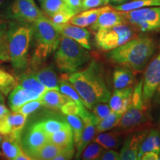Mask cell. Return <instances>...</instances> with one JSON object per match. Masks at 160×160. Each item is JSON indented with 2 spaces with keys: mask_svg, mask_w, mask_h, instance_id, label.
<instances>
[{
  "mask_svg": "<svg viewBox=\"0 0 160 160\" xmlns=\"http://www.w3.org/2000/svg\"><path fill=\"white\" fill-rule=\"evenodd\" d=\"M159 7L160 0H133L131 2L115 6L113 8L119 11H128L145 7Z\"/></svg>",
  "mask_w": 160,
  "mask_h": 160,
  "instance_id": "32",
  "label": "cell"
},
{
  "mask_svg": "<svg viewBox=\"0 0 160 160\" xmlns=\"http://www.w3.org/2000/svg\"><path fill=\"white\" fill-rule=\"evenodd\" d=\"M62 148L55 145L49 140L42 146L36 150L29 156L32 159L48 160L53 159L61 151Z\"/></svg>",
  "mask_w": 160,
  "mask_h": 160,
  "instance_id": "25",
  "label": "cell"
},
{
  "mask_svg": "<svg viewBox=\"0 0 160 160\" xmlns=\"http://www.w3.org/2000/svg\"><path fill=\"white\" fill-rule=\"evenodd\" d=\"M110 8H111V6H105V7L99 8H92L91 10H89V11H83L82 13L85 17L86 19H87L88 26L93 25V24L97 21L99 16L101 14L102 12L106 11V10L109 9Z\"/></svg>",
  "mask_w": 160,
  "mask_h": 160,
  "instance_id": "40",
  "label": "cell"
},
{
  "mask_svg": "<svg viewBox=\"0 0 160 160\" xmlns=\"http://www.w3.org/2000/svg\"><path fill=\"white\" fill-rule=\"evenodd\" d=\"M75 151L73 145L68 147L62 148L61 151L56 157L53 158V160H68L71 159L74 154Z\"/></svg>",
  "mask_w": 160,
  "mask_h": 160,
  "instance_id": "42",
  "label": "cell"
},
{
  "mask_svg": "<svg viewBox=\"0 0 160 160\" xmlns=\"http://www.w3.org/2000/svg\"><path fill=\"white\" fill-rule=\"evenodd\" d=\"M42 15L34 0H14L8 13V17L23 23H33Z\"/></svg>",
  "mask_w": 160,
  "mask_h": 160,
  "instance_id": "9",
  "label": "cell"
},
{
  "mask_svg": "<svg viewBox=\"0 0 160 160\" xmlns=\"http://www.w3.org/2000/svg\"><path fill=\"white\" fill-rule=\"evenodd\" d=\"M70 24H72L73 25L79 26L81 28H85L88 26L87 19L82 13H80L79 14H76L71 18L69 21Z\"/></svg>",
  "mask_w": 160,
  "mask_h": 160,
  "instance_id": "43",
  "label": "cell"
},
{
  "mask_svg": "<svg viewBox=\"0 0 160 160\" xmlns=\"http://www.w3.org/2000/svg\"><path fill=\"white\" fill-rule=\"evenodd\" d=\"M37 47L32 59L43 61L57 51L60 41V33L51 19L42 15L33 25Z\"/></svg>",
  "mask_w": 160,
  "mask_h": 160,
  "instance_id": "5",
  "label": "cell"
},
{
  "mask_svg": "<svg viewBox=\"0 0 160 160\" xmlns=\"http://www.w3.org/2000/svg\"><path fill=\"white\" fill-rule=\"evenodd\" d=\"M18 81L11 73L0 68V91L8 95L17 85Z\"/></svg>",
  "mask_w": 160,
  "mask_h": 160,
  "instance_id": "36",
  "label": "cell"
},
{
  "mask_svg": "<svg viewBox=\"0 0 160 160\" xmlns=\"http://www.w3.org/2000/svg\"><path fill=\"white\" fill-rule=\"evenodd\" d=\"M104 151L105 150L97 142L92 143L84 149L82 153V159L85 160L99 159Z\"/></svg>",
  "mask_w": 160,
  "mask_h": 160,
  "instance_id": "38",
  "label": "cell"
},
{
  "mask_svg": "<svg viewBox=\"0 0 160 160\" xmlns=\"http://www.w3.org/2000/svg\"><path fill=\"white\" fill-rule=\"evenodd\" d=\"M142 83L141 79L132 93L131 104L123 113L117 127L120 131L131 132L146 126L151 122L148 107L142 99Z\"/></svg>",
  "mask_w": 160,
  "mask_h": 160,
  "instance_id": "6",
  "label": "cell"
},
{
  "mask_svg": "<svg viewBox=\"0 0 160 160\" xmlns=\"http://www.w3.org/2000/svg\"><path fill=\"white\" fill-rule=\"evenodd\" d=\"M9 113L10 111L8 108L5 105H3V104H0V119Z\"/></svg>",
  "mask_w": 160,
  "mask_h": 160,
  "instance_id": "50",
  "label": "cell"
},
{
  "mask_svg": "<svg viewBox=\"0 0 160 160\" xmlns=\"http://www.w3.org/2000/svg\"><path fill=\"white\" fill-rule=\"evenodd\" d=\"M122 116V115L117 113V112L111 111V113L107 117L104 118L96 125V127H97L96 128H97L96 129V133H103V132L108 131L113 128L117 127Z\"/></svg>",
  "mask_w": 160,
  "mask_h": 160,
  "instance_id": "33",
  "label": "cell"
},
{
  "mask_svg": "<svg viewBox=\"0 0 160 160\" xmlns=\"http://www.w3.org/2000/svg\"><path fill=\"white\" fill-rule=\"evenodd\" d=\"M142 80V99L144 103L148 106L160 85V52L146 68Z\"/></svg>",
  "mask_w": 160,
  "mask_h": 160,
  "instance_id": "10",
  "label": "cell"
},
{
  "mask_svg": "<svg viewBox=\"0 0 160 160\" xmlns=\"http://www.w3.org/2000/svg\"><path fill=\"white\" fill-rule=\"evenodd\" d=\"M40 94L35 92L28 91L17 85L11 91L9 95L8 103L13 112H16L18 109L27 102L31 100L37 99L40 97Z\"/></svg>",
  "mask_w": 160,
  "mask_h": 160,
  "instance_id": "18",
  "label": "cell"
},
{
  "mask_svg": "<svg viewBox=\"0 0 160 160\" xmlns=\"http://www.w3.org/2000/svg\"><path fill=\"white\" fill-rule=\"evenodd\" d=\"M2 102H4V97H3L2 93L0 91V103H2Z\"/></svg>",
  "mask_w": 160,
  "mask_h": 160,
  "instance_id": "52",
  "label": "cell"
},
{
  "mask_svg": "<svg viewBox=\"0 0 160 160\" xmlns=\"http://www.w3.org/2000/svg\"><path fill=\"white\" fill-rule=\"evenodd\" d=\"M126 23L135 31L151 32L160 30V8H142L122 11Z\"/></svg>",
  "mask_w": 160,
  "mask_h": 160,
  "instance_id": "8",
  "label": "cell"
},
{
  "mask_svg": "<svg viewBox=\"0 0 160 160\" xmlns=\"http://www.w3.org/2000/svg\"><path fill=\"white\" fill-rule=\"evenodd\" d=\"M48 141V136L36 122L27 130L20 143L23 151L30 156Z\"/></svg>",
  "mask_w": 160,
  "mask_h": 160,
  "instance_id": "11",
  "label": "cell"
},
{
  "mask_svg": "<svg viewBox=\"0 0 160 160\" xmlns=\"http://www.w3.org/2000/svg\"><path fill=\"white\" fill-rule=\"evenodd\" d=\"M42 105V103L39 99L31 100L22 105L16 112H19V113H22L26 117H28L39 109Z\"/></svg>",
  "mask_w": 160,
  "mask_h": 160,
  "instance_id": "39",
  "label": "cell"
},
{
  "mask_svg": "<svg viewBox=\"0 0 160 160\" xmlns=\"http://www.w3.org/2000/svg\"><path fill=\"white\" fill-rule=\"evenodd\" d=\"M70 8L76 14L82 11V0H67Z\"/></svg>",
  "mask_w": 160,
  "mask_h": 160,
  "instance_id": "46",
  "label": "cell"
},
{
  "mask_svg": "<svg viewBox=\"0 0 160 160\" xmlns=\"http://www.w3.org/2000/svg\"><path fill=\"white\" fill-rule=\"evenodd\" d=\"M104 5L103 0H82V11H86Z\"/></svg>",
  "mask_w": 160,
  "mask_h": 160,
  "instance_id": "44",
  "label": "cell"
},
{
  "mask_svg": "<svg viewBox=\"0 0 160 160\" xmlns=\"http://www.w3.org/2000/svg\"><path fill=\"white\" fill-rule=\"evenodd\" d=\"M10 22L0 19V60L10 61L8 52V31Z\"/></svg>",
  "mask_w": 160,
  "mask_h": 160,
  "instance_id": "27",
  "label": "cell"
},
{
  "mask_svg": "<svg viewBox=\"0 0 160 160\" xmlns=\"http://www.w3.org/2000/svg\"><path fill=\"white\" fill-rule=\"evenodd\" d=\"M37 124L45 132V133L48 137L52 133L69 125L67 121H64L57 118H47V119L38 122Z\"/></svg>",
  "mask_w": 160,
  "mask_h": 160,
  "instance_id": "30",
  "label": "cell"
},
{
  "mask_svg": "<svg viewBox=\"0 0 160 160\" xmlns=\"http://www.w3.org/2000/svg\"><path fill=\"white\" fill-rule=\"evenodd\" d=\"M27 117L19 112L9 113L0 119V135L11 134L21 139Z\"/></svg>",
  "mask_w": 160,
  "mask_h": 160,
  "instance_id": "12",
  "label": "cell"
},
{
  "mask_svg": "<svg viewBox=\"0 0 160 160\" xmlns=\"http://www.w3.org/2000/svg\"><path fill=\"white\" fill-rule=\"evenodd\" d=\"M5 0H0V8L2 7L4 3H5Z\"/></svg>",
  "mask_w": 160,
  "mask_h": 160,
  "instance_id": "53",
  "label": "cell"
},
{
  "mask_svg": "<svg viewBox=\"0 0 160 160\" xmlns=\"http://www.w3.org/2000/svg\"><path fill=\"white\" fill-rule=\"evenodd\" d=\"M91 110V117L95 125H97L101 120L107 117L111 111L110 106L105 102L97 103L93 105Z\"/></svg>",
  "mask_w": 160,
  "mask_h": 160,
  "instance_id": "37",
  "label": "cell"
},
{
  "mask_svg": "<svg viewBox=\"0 0 160 160\" xmlns=\"http://www.w3.org/2000/svg\"><path fill=\"white\" fill-rule=\"evenodd\" d=\"M153 104L157 106H160V85L156 90L153 96Z\"/></svg>",
  "mask_w": 160,
  "mask_h": 160,
  "instance_id": "48",
  "label": "cell"
},
{
  "mask_svg": "<svg viewBox=\"0 0 160 160\" xmlns=\"http://www.w3.org/2000/svg\"><path fill=\"white\" fill-rule=\"evenodd\" d=\"M61 111L65 115H76L82 118L89 113L88 110H86L85 106L79 105L73 100L69 99L62 105L60 108Z\"/></svg>",
  "mask_w": 160,
  "mask_h": 160,
  "instance_id": "35",
  "label": "cell"
},
{
  "mask_svg": "<svg viewBox=\"0 0 160 160\" xmlns=\"http://www.w3.org/2000/svg\"><path fill=\"white\" fill-rule=\"evenodd\" d=\"M17 85H20L23 88L35 92V93H39L40 95L42 94L44 92L48 90L47 88L44 86L37 79V78L29 71L24 73L19 78Z\"/></svg>",
  "mask_w": 160,
  "mask_h": 160,
  "instance_id": "24",
  "label": "cell"
},
{
  "mask_svg": "<svg viewBox=\"0 0 160 160\" xmlns=\"http://www.w3.org/2000/svg\"><path fill=\"white\" fill-rule=\"evenodd\" d=\"M48 140L60 148H65L73 145V132L70 125L68 127L52 133L48 137Z\"/></svg>",
  "mask_w": 160,
  "mask_h": 160,
  "instance_id": "26",
  "label": "cell"
},
{
  "mask_svg": "<svg viewBox=\"0 0 160 160\" xmlns=\"http://www.w3.org/2000/svg\"><path fill=\"white\" fill-rule=\"evenodd\" d=\"M120 133L117 131H111L108 133L98 134L94 138V142L99 144L105 149H110L117 147L119 144Z\"/></svg>",
  "mask_w": 160,
  "mask_h": 160,
  "instance_id": "31",
  "label": "cell"
},
{
  "mask_svg": "<svg viewBox=\"0 0 160 160\" xmlns=\"http://www.w3.org/2000/svg\"><path fill=\"white\" fill-rule=\"evenodd\" d=\"M133 91V88L131 86L124 89L115 90L109 99V106L111 111L122 115L131 105Z\"/></svg>",
  "mask_w": 160,
  "mask_h": 160,
  "instance_id": "17",
  "label": "cell"
},
{
  "mask_svg": "<svg viewBox=\"0 0 160 160\" xmlns=\"http://www.w3.org/2000/svg\"><path fill=\"white\" fill-rule=\"evenodd\" d=\"M135 78L133 71L127 68H117L113 74V83L115 90L128 88L134 83Z\"/></svg>",
  "mask_w": 160,
  "mask_h": 160,
  "instance_id": "22",
  "label": "cell"
},
{
  "mask_svg": "<svg viewBox=\"0 0 160 160\" xmlns=\"http://www.w3.org/2000/svg\"><path fill=\"white\" fill-rule=\"evenodd\" d=\"M68 81L79 93L88 109L91 110L97 103L108 102L111 92L106 85L103 68L95 60L85 69L68 75Z\"/></svg>",
  "mask_w": 160,
  "mask_h": 160,
  "instance_id": "1",
  "label": "cell"
},
{
  "mask_svg": "<svg viewBox=\"0 0 160 160\" xmlns=\"http://www.w3.org/2000/svg\"><path fill=\"white\" fill-rule=\"evenodd\" d=\"M59 91H60L62 94L66 96L70 99L74 101L79 105L85 106L83 100L80 97L79 93L76 91L73 86L68 81V75L62 74L61 76L59 79Z\"/></svg>",
  "mask_w": 160,
  "mask_h": 160,
  "instance_id": "28",
  "label": "cell"
},
{
  "mask_svg": "<svg viewBox=\"0 0 160 160\" xmlns=\"http://www.w3.org/2000/svg\"><path fill=\"white\" fill-rule=\"evenodd\" d=\"M76 15L73 11H61L55 13L51 17V21L54 25L68 23L69 21L73 16Z\"/></svg>",
  "mask_w": 160,
  "mask_h": 160,
  "instance_id": "41",
  "label": "cell"
},
{
  "mask_svg": "<svg viewBox=\"0 0 160 160\" xmlns=\"http://www.w3.org/2000/svg\"><path fill=\"white\" fill-rule=\"evenodd\" d=\"M154 151L160 156V132L157 130H151L140 143L138 151V159H141L144 153Z\"/></svg>",
  "mask_w": 160,
  "mask_h": 160,
  "instance_id": "20",
  "label": "cell"
},
{
  "mask_svg": "<svg viewBox=\"0 0 160 160\" xmlns=\"http://www.w3.org/2000/svg\"><path fill=\"white\" fill-rule=\"evenodd\" d=\"M112 2L115 3V4H122L125 2L127 1V0H111Z\"/></svg>",
  "mask_w": 160,
  "mask_h": 160,
  "instance_id": "51",
  "label": "cell"
},
{
  "mask_svg": "<svg viewBox=\"0 0 160 160\" xmlns=\"http://www.w3.org/2000/svg\"><path fill=\"white\" fill-rule=\"evenodd\" d=\"M41 5L43 11L50 17L61 11H73L65 0H44Z\"/></svg>",
  "mask_w": 160,
  "mask_h": 160,
  "instance_id": "29",
  "label": "cell"
},
{
  "mask_svg": "<svg viewBox=\"0 0 160 160\" xmlns=\"http://www.w3.org/2000/svg\"><path fill=\"white\" fill-rule=\"evenodd\" d=\"M135 37V31L128 24L99 29L95 34L96 45L102 51H111L124 45Z\"/></svg>",
  "mask_w": 160,
  "mask_h": 160,
  "instance_id": "7",
  "label": "cell"
},
{
  "mask_svg": "<svg viewBox=\"0 0 160 160\" xmlns=\"http://www.w3.org/2000/svg\"><path fill=\"white\" fill-rule=\"evenodd\" d=\"M110 1H111V0H103L104 5H108V4L110 2Z\"/></svg>",
  "mask_w": 160,
  "mask_h": 160,
  "instance_id": "54",
  "label": "cell"
},
{
  "mask_svg": "<svg viewBox=\"0 0 160 160\" xmlns=\"http://www.w3.org/2000/svg\"><path fill=\"white\" fill-rule=\"evenodd\" d=\"M66 121L71 126L72 132H73V142L76 144V147L79 144L81 139L82 132L84 131L83 121L79 117L76 115H67Z\"/></svg>",
  "mask_w": 160,
  "mask_h": 160,
  "instance_id": "34",
  "label": "cell"
},
{
  "mask_svg": "<svg viewBox=\"0 0 160 160\" xmlns=\"http://www.w3.org/2000/svg\"><path fill=\"white\" fill-rule=\"evenodd\" d=\"M2 137L0 136V145H1V143H2Z\"/></svg>",
  "mask_w": 160,
  "mask_h": 160,
  "instance_id": "55",
  "label": "cell"
},
{
  "mask_svg": "<svg viewBox=\"0 0 160 160\" xmlns=\"http://www.w3.org/2000/svg\"><path fill=\"white\" fill-rule=\"evenodd\" d=\"M82 119L83 123H85V128L82 132L81 139L77 145V150L76 153V159H78L81 156L84 149L88 145L89 142L93 139V137L96 134V125L92 121L91 113L89 112L87 115L82 118Z\"/></svg>",
  "mask_w": 160,
  "mask_h": 160,
  "instance_id": "19",
  "label": "cell"
},
{
  "mask_svg": "<svg viewBox=\"0 0 160 160\" xmlns=\"http://www.w3.org/2000/svg\"><path fill=\"white\" fill-rule=\"evenodd\" d=\"M160 156L154 151H148L143 153L141 159L142 160H158L159 159Z\"/></svg>",
  "mask_w": 160,
  "mask_h": 160,
  "instance_id": "47",
  "label": "cell"
},
{
  "mask_svg": "<svg viewBox=\"0 0 160 160\" xmlns=\"http://www.w3.org/2000/svg\"><path fill=\"white\" fill-rule=\"evenodd\" d=\"M32 159L23 150L19 152V153L15 158V160H31Z\"/></svg>",
  "mask_w": 160,
  "mask_h": 160,
  "instance_id": "49",
  "label": "cell"
},
{
  "mask_svg": "<svg viewBox=\"0 0 160 160\" xmlns=\"http://www.w3.org/2000/svg\"><path fill=\"white\" fill-rule=\"evenodd\" d=\"M91 58L89 52L79 43L65 36H60V41L54 59L60 71L71 73L77 71Z\"/></svg>",
  "mask_w": 160,
  "mask_h": 160,
  "instance_id": "4",
  "label": "cell"
},
{
  "mask_svg": "<svg viewBox=\"0 0 160 160\" xmlns=\"http://www.w3.org/2000/svg\"><path fill=\"white\" fill-rule=\"evenodd\" d=\"M42 105L51 109H59L65 102L69 100L66 96L59 93V91L48 89L39 98Z\"/></svg>",
  "mask_w": 160,
  "mask_h": 160,
  "instance_id": "21",
  "label": "cell"
},
{
  "mask_svg": "<svg viewBox=\"0 0 160 160\" xmlns=\"http://www.w3.org/2000/svg\"><path fill=\"white\" fill-rule=\"evenodd\" d=\"M38 1H39L40 3H42V2L44 1V0H38Z\"/></svg>",
  "mask_w": 160,
  "mask_h": 160,
  "instance_id": "56",
  "label": "cell"
},
{
  "mask_svg": "<svg viewBox=\"0 0 160 160\" xmlns=\"http://www.w3.org/2000/svg\"><path fill=\"white\" fill-rule=\"evenodd\" d=\"M124 23H126V22L122 11H117L111 7L99 16L97 21L91 25V28L97 31L99 29L108 28Z\"/></svg>",
  "mask_w": 160,
  "mask_h": 160,
  "instance_id": "15",
  "label": "cell"
},
{
  "mask_svg": "<svg viewBox=\"0 0 160 160\" xmlns=\"http://www.w3.org/2000/svg\"><path fill=\"white\" fill-rule=\"evenodd\" d=\"M33 36V27L28 23L10 22L9 57L12 66L17 71H23L28 67V52Z\"/></svg>",
  "mask_w": 160,
  "mask_h": 160,
  "instance_id": "3",
  "label": "cell"
},
{
  "mask_svg": "<svg viewBox=\"0 0 160 160\" xmlns=\"http://www.w3.org/2000/svg\"><path fill=\"white\" fill-rule=\"evenodd\" d=\"M28 71L31 72L37 79L48 89H53L59 91V79L57 75L51 66L42 65V63L34 67Z\"/></svg>",
  "mask_w": 160,
  "mask_h": 160,
  "instance_id": "14",
  "label": "cell"
},
{
  "mask_svg": "<svg viewBox=\"0 0 160 160\" xmlns=\"http://www.w3.org/2000/svg\"><path fill=\"white\" fill-rule=\"evenodd\" d=\"M65 1H66V2H67V0H65Z\"/></svg>",
  "mask_w": 160,
  "mask_h": 160,
  "instance_id": "57",
  "label": "cell"
},
{
  "mask_svg": "<svg viewBox=\"0 0 160 160\" xmlns=\"http://www.w3.org/2000/svg\"><path fill=\"white\" fill-rule=\"evenodd\" d=\"M156 43L152 38L139 37L111 50L106 57L113 63L133 72H141L154 54Z\"/></svg>",
  "mask_w": 160,
  "mask_h": 160,
  "instance_id": "2",
  "label": "cell"
},
{
  "mask_svg": "<svg viewBox=\"0 0 160 160\" xmlns=\"http://www.w3.org/2000/svg\"><path fill=\"white\" fill-rule=\"evenodd\" d=\"M54 26L59 31L60 35L71 38L77 42V43H79L80 45L82 46L83 48H85V49H91L89 42L90 33L85 28L79 27V26L73 25L70 23L54 25Z\"/></svg>",
  "mask_w": 160,
  "mask_h": 160,
  "instance_id": "13",
  "label": "cell"
},
{
  "mask_svg": "<svg viewBox=\"0 0 160 160\" xmlns=\"http://www.w3.org/2000/svg\"><path fill=\"white\" fill-rule=\"evenodd\" d=\"M99 159L101 160H119V153L113 150L104 151L103 153L100 157Z\"/></svg>",
  "mask_w": 160,
  "mask_h": 160,
  "instance_id": "45",
  "label": "cell"
},
{
  "mask_svg": "<svg viewBox=\"0 0 160 160\" xmlns=\"http://www.w3.org/2000/svg\"><path fill=\"white\" fill-rule=\"evenodd\" d=\"M148 131L137 132L128 138L119 153L121 160H137L138 159V151L140 143L148 133Z\"/></svg>",
  "mask_w": 160,
  "mask_h": 160,
  "instance_id": "16",
  "label": "cell"
},
{
  "mask_svg": "<svg viewBox=\"0 0 160 160\" xmlns=\"http://www.w3.org/2000/svg\"><path fill=\"white\" fill-rule=\"evenodd\" d=\"M2 153L8 159H14L22 150L20 139L11 134L3 136L1 143Z\"/></svg>",
  "mask_w": 160,
  "mask_h": 160,
  "instance_id": "23",
  "label": "cell"
}]
</instances>
